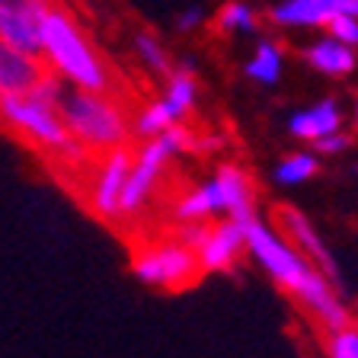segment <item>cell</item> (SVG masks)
Wrapping results in <instances>:
<instances>
[{
    "label": "cell",
    "mask_w": 358,
    "mask_h": 358,
    "mask_svg": "<svg viewBox=\"0 0 358 358\" xmlns=\"http://www.w3.org/2000/svg\"><path fill=\"white\" fill-rule=\"evenodd\" d=\"M0 125H7L16 138H22L26 144L45 150V154L58 157L64 164H80L90 154L80 141L71 138L58 106L38 99L36 93L0 99Z\"/></svg>",
    "instance_id": "3957f363"
},
{
    "label": "cell",
    "mask_w": 358,
    "mask_h": 358,
    "mask_svg": "<svg viewBox=\"0 0 358 358\" xmlns=\"http://www.w3.org/2000/svg\"><path fill=\"white\" fill-rule=\"evenodd\" d=\"M304 61L310 67H317L320 74H329V77H345L355 71V52H352V45L339 42V38H333V36L317 38L313 45H307Z\"/></svg>",
    "instance_id": "2e32d148"
},
{
    "label": "cell",
    "mask_w": 358,
    "mask_h": 358,
    "mask_svg": "<svg viewBox=\"0 0 358 358\" xmlns=\"http://www.w3.org/2000/svg\"><path fill=\"white\" fill-rule=\"evenodd\" d=\"M278 234H282L298 253H304L327 278H333V282L339 278V268H336L333 256H329V250L323 246L320 234H317V227L310 224V217H307L304 211L291 208V205L288 208H278Z\"/></svg>",
    "instance_id": "8fae6325"
},
{
    "label": "cell",
    "mask_w": 358,
    "mask_h": 358,
    "mask_svg": "<svg viewBox=\"0 0 358 358\" xmlns=\"http://www.w3.org/2000/svg\"><path fill=\"white\" fill-rule=\"evenodd\" d=\"M201 22H205V13H201V7H189L186 13H179L176 26H179V32H195Z\"/></svg>",
    "instance_id": "cb8c5ba5"
},
{
    "label": "cell",
    "mask_w": 358,
    "mask_h": 358,
    "mask_svg": "<svg viewBox=\"0 0 358 358\" xmlns=\"http://www.w3.org/2000/svg\"><path fill=\"white\" fill-rule=\"evenodd\" d=\"M317 166H320L317 154H291L275 166L272 179H275L278 186H301V182H307L317 173Z\"/></svg>",
    "instance_id": "ac0fdd59"
},
{
    "label": "cell",
    "mask_w": 358,
    "mask_h": 358,
    "mask_svg": "<svg viewBox=\"0 0 358 358\" xmlns=\"http://www.w3.org/2000/svg\"><path fill=\"white\" fill-rule=\"evenodd\" d=\"M52 0H0V42L38 55L42 13Z\"/></svg>",
    "instance_id": "30bf717a"
},
{
    "label": "cell",
    "mask_w": 358,
    "mask_h": 358,
    "mask_svg": "<svg viewBox=\"0 0 358 358\" xmlns=\"http://www.w3.org/2000/svg\"><path fill=\"white\" fill-rule=\"evenodd\" d=\"M58 109L71 138L80 141L90 154H106V150L125 148L128 134H131V122H128L125 109L109 93L67 87Z\"/></svg>",
    "instance_id": "277c9868"
},
{
    "label": "cell",
    "mask_w": 358,
    "mask_h": 358,
    "mask_svg": "<svg viewBox=\"0 0 358 358\" xmlns=\"http://www.w3.org/2000/svg\"><path fill=\"white\" fill-rule=\"evenodd\" d=\"M131 272L138 282L160 291H182L201 275L199 256L192 246L182 240H164V243H148L131 256Z\"/></svg>",
    "instance_id": "52a82bcc"
},
{
    "label": "cell",
    "mask_w": 358,
    "mask_h": 358,
    "mask_svg": "<svg viewBox=\"0 0 358 358\" xmlns=\"http://www.w3.org/2000/svg\"><path fill=\"white\" fill-rule=\"evenodd\" d=\"M243 250H246L243 221L227 217V221L208 227V237L201 240L195 256H199L201 272H227V268H234V262L240 259Z\"/></svg>",
    "instance_id": "7c38bea8"
},
{
    "label": "cell",
    "mask_w": 358,
    "mask_h": 358,
    "mask_svg": "<svg viewBox=\"0 0 358 358\" xmlns=\"http://www.w3.org/2000/svg\"><path fill=\"white\" fill-rule=\"evenodd\" d=\"M217 29L227 32V36H234V32H240V36H246V32H256V13L250 3H243V0H227L221 7V13H217Z\"/></svg>",
    "instance_id": "d6986e66"
},
{
    "label": "cell",
    "mask_w": 358,
    "mask_h": 358,
    "mask_svg": "<svg viewBox=\"0 0 358 358\" xmlns=\"http://www.w3.org/2000/svg\"><path fill=\"white\" fill-rule=\"evenodd\" d=\"M355 122H358V103H355Z\"/></svg>",
    "instance_id": "484cf974"
},
{
    "label": "cell",
    "mask_w": 358,
    "mask_h": 358,
    "mask_svg": "<svg viewBox=\"0 0 358 358\" xmlns=\"http://www.w3.org/2000/svg\"><path fill=\"white\" fill-rule=\"evenodd\" d=\"M195 99H199V80L192 74V64H182L176 71H170L166 77V90L164 96L148 103L138 119H134V131L141 138H154V134L166 131L173 125H182L189 119V112L195 109Z\"/></svg>",
    "instance_id": "ba28073f"
},
{
    "label": "cell",
    "mask_w": 358,
    "mask_h": 358,
    "mask_svg": "<svg viewBox=\"0 0 358 358\" xmlns=\"http://www.w3.org/2000/svg\"><path fill=\"white\" fill-rule=\"evenodd\" d=\"M128 170H131V154L125 148H115L103 154V160L96 164V173H93L87 189V205L96 217L122 221L119 205H122V189H125Z\"/></svg>",
    "instance_id": "9c48e42d"
},
{
    "label": "cell",
    "mask_w": 358,
    "mask_h": 358,
    "mask_svg": "<svg viewBox=\"0 0 358 358\" xmlns=\"http://www.w3.org/2000/svg\"><path fill=\"white\" fill-rule=\"evenodd\" d=\"M186 148H189L186 125H173L166 131L154 134V138H144L141 150L131 154V170H128L125 189H122V205H119L122 221L141 215L144 205L154 199V192L164 182V173L170 166V160L176 154H182Z\"/></svg>",
    "instance_id": "5b68a950"
},
{
    "label": "cell",
    "mask_w": 358,
    "mask_h": 358,
    "mask_svg": "<svg viewBox=\"0 0 358 358\" xmlns=\"http://www.w3.org/2000/svg\"><path fill=\"white\" fill-rule=\"evenodd\" d=\"M176 221L189 224V221H208L215 215H227V217H243L253 215V186L240 166L224 164L215 170V176L205 179L201 186H195L192 192H186L176 201L173 208Z\"/></svg>",
    "instance_id": "8992f818"
},
{
    "label": "cell",
    "mask_w": 358,
    "mask_h": 358,
    "mask_svg": "<svg viewBox=\"0 0 358 358\" xmlns=\"http://www.w3.org/2000/svg\"><path fill=\"white\" fill-rule=\"evenodd\" d=\"M38 58L67 87L96 90V93H109L112 90V74H109V64L103 61V55L93 48L90 36L80 29V22L67 10L55 7V3H48L42 13Z\"/></svg>",
    "instance_id": "7a4b0ae2"
},
{
    "label": "cell",
    "mask_w": 358,
    "mask_h": 358,
    "mask_svg": "<svg viewBox=\"0 0 358 358\" xmlns=\"http://www.w3.org/2000/svg\"><path fill=\"white\" fill-rule=\"evenodd\" d=\"M45 71L48 67H45V61L38 55L0 42V99L32 93V87L42 80Z\"/></svg>",
    "instance_id": "4fadbf2b"
},
{
    "label": "cell",
    "mask_w": 358,
    "mask_h": 358,
    "mask_svg": "<svg viewBox=\"0 0 358 358\" xmlns=\"http://www.w3.org/2000/svg\"><path fill=\"white\" fill-rule=\"evenodd\" d=\"M313 148H317V154H343V150L349 148V134H343V131L323 134V138L313 141Z\"/></svg>",
    "instance_id": "603a6c76"
},
{
    "label": "cell",
    "mask_w": 358,
    "mask_h": 358,
    "mask_svg": "<svg viewBox=\"0 0 358 358\" xmlns=\"http://www.w3.org/2000/svg\"><path fill=\"white\" fill-rule=\"evenodd\" d=\"M355 0H282L275 10H272V22L278 26H327L336 13L352 10Z\"/></svg>",
    "instance_id": "5bb4252c"
},
{
    "label": "cell",
    "mask_w": 358,
    "mask_h": 358,
    "mask_svg": "<svg viewBox=\"0 0 358 358\" xmlns=\"http://www.w3.org/2000/svg\"><path fill=\"white\" fill-rule=\"evenodd\" d=\"M282 64H285L282 48L275 42H268V38H259V45L253 48V58L246 61V77L262 83V87H272L282 77Z\"/></svg>",
    "instance_id": "e0dca14e"
},
{
    "label": "cell",
    "mask_w": 358,
    "mask_h": 358,
    "mask_svg": "<svg viewBox=\"0 0 358 358\" xmlns=\"http://www.w3.org/2000/svg\"><path fill=\"white\" fill-rule=\"evenodd\" d=\"M339 125H343V109L336 99H320V103L307 106L288 119V131L301 141H317L323 134L339 131Z\"/></svg>",
    "instance_id": "9a60e30c"
},
{
    "label": "cell",
    "mask_w": 358,
    "mask_h": 358,
    "mask_svg": "<svg viewBox=\"0 0 358 358\" xmlns=\"http://www.w3.org/2000/svg\"><path fill=\"white\" fill-rule=\"evenodd\" d=\"M329 358H358V329L339 327L329 333Z\"/></svg>",
    "instance_id": "44dd1931"
},
{
    "label": "cell",
    "mask_w": 358,
    "mask_h": 358,
    "mask_svg": "<svg viewBox=\"0 0 358 358\" xmlns=\"http://www.w3.org/2000/svg\"><path fill=\"white\" fill-rule=\"evenodd\" d=\"M352 13H358V0H355V3H352Z\"/></svg>",
    "instance_id": "d4e9b609"
},
{
    "label": "cell",
    "mask_w": 358,
    "mask_h": 358,
    "mask_svg": "<svg viewBox=\"0 0 358 358\" xmlns=\"http://www.w3.org/2000/svg\"><path fill=\"white\" fill-rule=\"evenodd\" d=\"M134 55L154 74H170V55H166L164 42L157 36H150V32H138L134 36Z\"/></svg>",
    "instance_id": "ffe728a7"
},
{
    "label": "cell",
    "mask_w": 358,
    "mask_h": 358,
    "mask_svg": "<svg viewBox=\"0 0 358 358\" xmlns=\"http://www.w3.org/2000/svg\"><path fill=\"white\" fill-rule=\"evenodd\" d=\"M327 29L333 38H339V42L352 45L355 48L358 45V13H352V10H343V13H336L333 20L327 22Z\"/></svg>",
    "instance_id": "7402d4cb"
},
{
    "label": "cell",
    "mask_w": 358,
    "mask_h": 358,
    "mask_svg": "<svg viewBox=\"0 0 358 358\" xmlns=\"http://www.w3.org/2000/svg\"><path fill=\"white\" fill-rule=\"evenodd\" d=\"M246 253L266 268L272 282L285 288L291 298H298L307 313H313L323 327L333 333L339 327H349V310H345L336 282L327 278L304 253H298L275 227H268L262 217H243Z\"/></svg>",
    "instance_id": "6da1fadb"
}]
</instances>
